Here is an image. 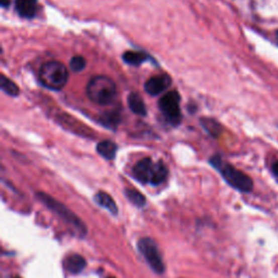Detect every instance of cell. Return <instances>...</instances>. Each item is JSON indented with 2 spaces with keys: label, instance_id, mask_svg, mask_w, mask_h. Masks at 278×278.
I'll return each instance as SVG.
<instances>
[{
  "label": "cell",
  "instance_id": "obj_24",
  "mask_svg": "<svg viewBox=\"0 0 278 278\" xmlns=\"http://www.w3.org/2000/svg\"><path fill=\"white\" fill-rule=\"evenodd\" d=\"M17 278H19V277H17Z\"/></svg>",
  "mask_w": 278,
  "mask_h": 278
},
{
  "label": "cell",
  "instance_id": "obj_21",
  "mask_svg": "<svg viewBox=\"0 0 278 278\" xmlns=\"http://www.w3.org/2000/svg\"><path fill=\"white\" fill-rule=\"evenodd\" d=\"M10 0H0V5H2L3 8H7V7L10 6Z\"/></svg>",
  "mask_w": 278,
  "mask_h": 278
},
{
  "label": "cell",
  "instance_id": "obj_10",
  "mask_svg": "<svg viewBox=\"0 0 278 278\" xmlns=\"http://www.w3.org/2000/svg\"><path fill=\"white\" fill-rule=\"evenodd\" d=\"M122 121V115L120 109H114L111 111H107L99 117L98 122L106 128L109 130H117Z\"/></svg>",
  "mask_w": 278,
  "mask_h": 278
},
{
  "label": "cell",
  "instance_id": "obj_23",
  "mask_svg": "<svg viewBox=\"0 0 278 278\" xmlns=\"http://www.w3.org/2000/svg\"><path fill=\"white\" fill-rule=\"evenodd\" d=\"M109 278H114V277H109Z\"/></svg>",
  "mask_w": 278,
  "mask_h": 278
},
{
  "label": "cell",
  "instance_id": "obj_6",
  "mask_svg": "<svg viewBox=\"0 0 278 278\" xmlns=\"http://www.w3.org/2000/svg\"><path fill=\"white\" fill-rule=\"evenodd\" d=\"M37 197L39 200L42 201L44 205L48 207L52 212H55L57 215H59L61 219H63L67 224H70L72 227L75 228L80 236H85L87 233V229L85 224L79 220V218L74 214L69 209L64 207L62 203L57 201L55 198H52L49 195L45 193H38Z\"/></svg>",
  "mask_w": 278,
  "mask_h": 278
},
{
  "label": "cell",
  "instance_id": "obj_1",
  "mask_svg": "<svg viewBox=\"0 0 278 278\" xmlns=\"http://www.w3.org/2000/svg\"><path fill=\"white\" fill-rule=\"evenodd\" d=\"M211 165L218 169L222 177L229 186L235 188L236 191L241 193H250L253 189V180L250 176L236 168L232 164L224 161L219 154H215L210 159Z\"/></svg>",
  "mask_w": 278,
  "mask_h": 278
},
{
  "label": "cell",
  "instance_id": "obj_18",
  "mask_svg": "<svg viewBox=\"0 0 278 278\" xmlns=\"http://www.w3.org/2000/svg\"><path fill=\"white\" fill-rule=\"evenodd\" d=\"M125 196L127 197V199L130 200L134 206H136L138 208H142L146 206V198L145 196L137 192L136 189H130L127 188L125 189Z\"/></svg>",
  "mask_w": 278,
  "mask_h": 278
},
{
  "label": "cell",
  "instance_id": "obj_20",
  "mask_svg": "<svg viewBox=\"0 0 278 278\" xmlns=\"http://www.w3.org/2000/svg\"><path fill=\"white\" fill-rule=\"evenodd\" d=\"M272 169H273V173H274V175L276 176V177H278V161H276L275 163L273 164Z\"/></svg>",
  "mask_w": 278,
  "mask_h": 278
},
{
  "label": "cell",
  "instance_id": "obj_12",
  "mask_svg": "<svg viewBox=\"0 0 278 278\" xmlns=\"http://www.w3.org/2000/svg\"><path fill=\"white\" fill-rule=\"evenodd\" d=\"M124 62L128 65L132 66H139L142 63L147 62L148 60H150V56L144 51H134V50H128L125 51L122 56Z\"/></svg>",
  "mask_w": 278,
  "mask_h": 278
},
{
  "label": "cell",
  "instance_id": "obj_4",
  "mask_svg": "<svg viewBox=\"0 0 278 278\" xmlns=\"http://www.w3.org/2000/svg\"><path fill=\"white\" fill-rule=\"evenodd\" d=\"M39 82L50 90H61L69 79V71L60 61H48L42 65L38 74Z\"/></svg>",
  "mask_w": 278,
  "mask_h": 278
},
{
  "label": "cell",
  "instance_id": "obj_19",
  "mask_svg": "<svg viewBox=\"0 0 278 278\" xmlns=\"http://www.w3.org/2000/svg\"><path fill=\"white\" fill-rule=\"evenodd\" d=\"M86 64H87L86 60L82 56H74L70 60V69L75 73H79L83 70H85Z\"/></svg>",
  "mask_w": 278,
  "mask_h": 278
},
{
  "label": "cell",
  "instance_id": "obj_13",
  "mask_svg": "<svg viewBox=\"0 0 278 278\" xmlns=\"http://www.w3.org/2000/svg\"><path fill=\"white\" fill-rule=\"evenodd\" d=\"M86 266V260L79 254H72L66 257L64 261V267L71 274H78Z\"/></svg>",
  "mask_w": 278,
  "mask_h": 278
},
{
  "label": "cell",
  "instance_id": "obj_8",
  "mask_svg": "<svg viewBox=\"0 0 278 278\" xmlns=\"http://www.w3.org/2000/svg\"><path fill=\"white\" fill-rule=\"evenodd\" d=\"M172 84V78L168 74H161L149 78L145 83V91L150 96H158L164 92Z\"/></svg>",
  "mask_w": 278,
  "mask_h": 278
},
{
  "label": "cell",
  "instance_id": "obj_15",
  "mask_svg": "<svg viewBox=\"0 0 278 278\" xmlns=\"http://www.w3.org/2000/svg\"><path fill=\"white\" fill-rule=\"evenodd\" d=\"M95 201H96L101 208L108 210L110 213L114 215L118 214L119 210H118L117 203H115V201L109 194H107L105 192H99L96 196H95Z\"/></svg>",
  "mask_w": 278,
  "mask_h": 278
},
{
  "label": "cell",
  "instance_id": "obj_5",
  "mask_svg": "<svg viewBox=\"0 0 278 278\" xmlns=\"http://www.w3.org/2000/svg\"><path fill=\"white\" fill-rule=\"evenodd\" d=\"M159 109L165 122L173 127L181 123L182 115L180 111V95L177 90L167 91L159 100Z\"/></svg>",
  "mask_w": 278,
  "mask_h": 278
},
{
  "label": "cell",
  "instance_id": "obj_11",
  "mask_svg": "<svg viewBox=\"0 0 278 278\" xmlns=\"http://www.w3.org/2000/svg\"><path fill=\"white\" fill-rule=\"evenodd\" d=\"M127 105L130 110L139 117H146L147 115V108L145 105L144 99L141 98L138 92H131L127 97Z\"/></svg>",
  "mask_w": 278,
  "mask_h": 278
},
{
  "label": "cell",
  "instance_id": "obj_14",
  "mask_svg": "<svg viewBox=\"0 0 278 278\" xmlns=\"http://www.w3.org/2000/svg\"><path fill=\"white\" fill-rule=\"evenodd\" d=\"M96 150L101 155V157L105 158L106 160L111 161L115 158V155H117L118 146L112 140L107 139V140H103L99 142L96 147Z\"/></svg>",
  "mask_w": 278,
  "mask_h": 278
},
{
  "label": "cell",
  "instance_id": "obj_9",
  "mask_svg": "<svg viewBox=\"0 0 278 278\" xmlns=\"http://www.w3.org/2000/svg\"><path fill=\"white\" fill-rule=\"evenodd\" d=\"M18 15L24 19L35 18L38 11V0H15Z\"/></svg>",
  "mask_w": 278,
  "mask_h": 278
},
{
  "label": "cell",
  "instance_id": "obj_7",
  "mask_svg": "<svg viewBox=\"0 0 278 278\" xmlns=\"http://www.w3.org/2000/svg\"><path fill=\"white\" fill-rule=\"evenodd\" d=\"M138 249L140 251L141 255L145 257L146 262L149 264V266L151 267L154 273L162 274L164 273L165 266L160 251L158 249L157 243L154 242L153 239L149 238V237H145L141 238L138 241Z\"/></svg>",
  "mask_w": 278,
  "mask_h": 278
},
{
  "label": "cell",
  "instance_id": "obj_16",
  "mask_svg": "<svg viewBox=\"0 0 278 278\" xmlns=\"http://www.w3.org/2000/svg\"><path fill=\"white\" fill-rule=\"evenodd\" d=\"M200 123L210 136H212L214 138H218L221 133H222V125L219 123L218 121L214 119H210V118H203L200 120Z\"/></svg>",
  "mask_w": 278,
  "mask_h": 278
},
{
  "label": "cell",
  "instance_id": "obj_2",
  "mask_svg": "<svg viewBox=\"0 0 278 278\" xmlns=\"http://www.w3.org/2000/svg\"><path fill=\"white\" fill-rule=\"evenodd\" d=\"M86 95L94 104L109 106L113 104V101L117 98V84L109 76L97 75L87 83Z\"/></svg>",
  "mask_w": 278,
  "mask_h": 278
},
{
  "label": "cell",
  "instance_id": "obj_17",
  "mask_svg": "<svg viewBox=\"0 0 278 278\" xmlns=\"http://www.w3.org/2000/svg\"><path fill=\"white\" fill-rule=\"evenodd\" d=\"M0 88L6 95H8L10 97H18L20 94L18 85L12 79L7 77L5 74H2V76H0Z\"/></svg>",
  "mask_w": 278,
  "mask_h": 278
},
{
  "label": "cell",
  "instance_id": "obj_3",
  "mask_svg": "<svg viewBox=\"0 0 278 278\" xmlns=\"http://www.w3.org/2000/svg\"><path fill=\"white\" fill-rule=\"evenodd\" d=\"M168 168L162 161L154 162L151 158L138 161L133 167V176L142 184L158 186L167 178Z\"/></svg>",
  "mask_w": 278,
  "mask_h": 278
},
{
  "label": "cell",
  "instance_id": "obj_22",
  "mask_svg": "<svg viewBox=\"0 0 278 278\" xmlns=\"http://www.w3.org/2000/svg\"><path fill=\"white\" fill-rule=\"evenodd\" d=\"M276 40H277V43H278V32L276 33Z\"/></svg>",
  "mask_w": 278,
  "mask_h": 278
}]
</instances>
